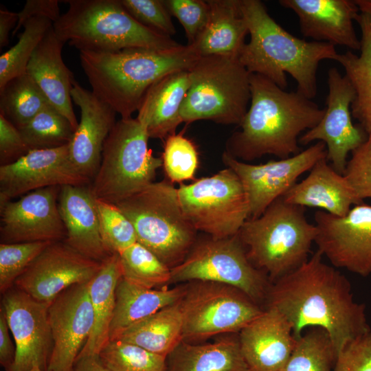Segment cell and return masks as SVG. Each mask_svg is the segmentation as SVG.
Listing matches in <instances>:
<instances>
[{
  "mask_svg": "<svg viewBox=\"0 0 371 371\" xmlns=\"http://www.w3.org/2000/svg\"><path fill=\"white\" fill-rule=\"evenodd\" d=\"M333 371H371V331L341 350Z\"/></svg>",
  "mask_w": 371,
  "mask_h": 371,
  "instance_id": "bcb514c9",
  "label": "cell"
},
{
  "mask_svg": "<svg viewBox=\"0 0 371 371\" xmlns=\"http://www.w3.org/2000/svg\"><path fill=\"white\" fill-rule=\"evenodd\" d=\"M359 8L355 21L361 31L360 54H339V63L355 91L351 114L366 134L371 135V0H355Z\"/></svg>",
  "mask_w": 371,
  "mask_h": 371,
  "instance_id": "83f0119b",
  "label": "cell"
},
{
  "mask_svg": "<svg viewBox=\"0 0 371 371\" xmlns=\"http://www.w3.org/2000/svg\"><path fill=\"white\" fill-rule=\"evenodd\" d=\"M49 106L43 92L27 73L11 79L0 89V114L19 129Z\"/></svg>",
  "mask_w": 371,
  "mask_h": 371,
  "instance_id": "836d02e7",
  "label": "cell"
},
{
  "mask_svg": "<svg viewBox=\"0 0 371 371\" xmlns=\"http://www.w3.org/2000/svg\"><path fill=\"white\" fill-rule=\"evenodd\" d=\"M132 223L137 242L170 269L187 256L198 232L185 216L177 188L165 179L116 203Z\"/></svg>",
  "mask_w": 371,
  "mask_h": 371,
  "instance_id": "52a82bcc",
  "label": "cell"
},
{
  "mask_svg": "<svg viewBox=\"0 0 371 371\" xmlns=\"http://www.w3.org/2000/svg\"><path fill=\"white\" fill-rule=\"evenodd\" d=\"M19 131L30 150L69 145L75 131L68 120L52 106L38 113Z\"/></svg>",
  "mask_w": 371,
  "mask_h": 371,
  "instance_id": "74e56055",
  "label": "cell"
},
{
  "mask_svg": "<svg viewBox=\"0 0 371 371\" xmlns=\"http://www.w3.org/2000/svg\"><path fill=\"white\" fill-rule=\"evenodd\" d=\"M60 188L38 189L0 206L1 243L64 240L66 230L58 203Z\"/></svg>",
  "mask_w": 371,
  "mask_h": 371,
  "instance_id": "d6986e66",
  "label": "cell"
},
{
  "mask_svg": "<svg viewBox=\"0 0 371 371\" xmlns=\"http://www.w3.org/2000/svg\"><path fill=\"white\" fill-rule=\"evenodd\" d=\"M53 24L42 16L32 17L25 23L18 42L0 56V89L11 79L26 73L34 52Z\"/></svg>",
  "mask_w": 371,
  "mask_h": 371,
  "instance_id": "8d00e7d4",
  "label": "cell"
},
{
  "mask_svg": "<svg viewBox=\"0 0 371 371\" xmlns=\"http://www.w3.org/2000/svg\"><path fill=\"white\" fill-rule=\"evenodd\" d=\"M190 87L183 102V122L210 120L241 123L251 99L250 74L238 56H200L188 70Z\"/></svg>",
  "mask_w": 371,
  "mask_h": 371,
  "instance_id": "ba28073f",
  "label": "cell"
},
{
  "mask_svg": "<svg viewBox=\"0 0 371 371\" xmlns=\"http://www.w3.org/2000/svg\"><path fill=\"white\" fill-rule=\"evenodd\" d=\"M19 20L18 12H12L1 5L0 8V47L9 43L10 32L14 29Z\"/></svg>",
  "mask_w": 371,
  "mask_h": 371,
  "instance_id": "f907efd6",
  "label": "cell"
},
{
  "mask_svg": "<svg viewBox=\"0 0 371 371\" xmlns=\"http://www.w3.org/2000/svg\"><path fill=\"white\" fill-rule=\"evenodd\" d=\"M299 19L301 33L314 41L359 50L353 21L359 8L352 0H280Z\"/></svg>",
  "mask_w": 371,
  "mask_h": 371,
  "instance_id": "603a6c76",
  "label": "cell"
},
{
  "mask_svg": "<svg viewBox=\"0 0 371 371\" xmlns=\"http://www.w3.org/2000/svg\"><path fill=\"white\" fill-rule=\"evenodd\" d=\"M238 334L249 371H284L297 341L287 321L270 308Z\"/></svg>",
  "mask_w": 371,
  "mask_h": 371,
  "instance_id": "7402d4cb",
  "label": "cell"
},
{
  "mask_svg": "<svg viewBox=\"0 0 371 371\" xmlns=\"http://www.w3.org/2000/svg\"><path fill=\"white\" fill-rule=\"evenodd\" d=\"M185 291V283L172 288L148 289L124 278L115 291V306L109 329V341L117 339L135 323L178 302Z\"/></svg>",
  "mask_w": 371,
  "mask_h": 371,
  "instance_id": "4dcf8cb0",
  "label": "cell"
},
{
  "mask_svg": "<svg viewBox=\"0 0 371 371\" xmlns=\"http://www.w3.org/2000/svg\"><path fill=\"white\" fill-rule=\"evenodd\" d=\"M52 242L0 244V291L14 286L16 280Z\"/></svg>",
  "mask_w": 371,
  "mask_h": 371,
  "instance_id": "b9f144b4",
  "label": "cell"
},
{
  "mask_svg": "<svg viewBox=\"0 0 371 371\" xmlns=\"http://www.w3.org/2000/svg\"><path fill=\"white\" fill-rule=\"evenodd\" d=\"M179 303L183 341L192 344L215 335L238 333L265 310L236 287L205 281L185 283Z\"/></svg>",
  "mask_w": 371,
  "mask_h": 371,
  "instance_id": "8fae6325",
  "label": "cell"
},
{
  "mask_svg": "<svg viewBox=\"0 0 371 371\" xmlns=\"http://www.w3.org/2000/svg\"><path fill=\"white\" fill-rule=\"evenodd\" d=\"M89 282L71 286L49 306L53 349L48 366L51 371H72L93 325L89 293Z\"/></svg>",
  "mask_w": 371,
  "mask_h": 371,
  "instance_id": "ffe728a7",
  "label": "cell"
},
{
  "mask_svg": "<svg viewBox=\"0 0 371 371\" xmlns=\"http://www.w3.org/2000/svg\"><path fill=\"white\" fill-rule=\"evenodd\" d=\"M188 70L171 72L156 81L146 92L136 118L150 138L165 139L183 123L181 110L190 87Z\"/></svg>",
  "mask_w": 371,
  "mask_h": 371,
  "instance_id": "4316f807",
  "label": "cell"
},
{
  "mask_svg": "<svg viewBox=\"0 0 371 371\" xmlns=\"http://www.w3.org/2000/svg\"><path fill=\"white\" fill-rule=\"evenodd\" d=\"M325 157L326 147L322 142H317L288 158L260 164L241 161L225 150L222 155L225 166L236 172L243 185L249 202V218L260 216L289 191L302 174Z\"/></svg>",
  "mask_w": 371,
  "mask_h": 371,
  "instance_id": "4fadbf2b",
  "label": "cell"
},
{
  "mask_svg": "<svg viewBox=\"0 0 371 371\" xmlns=\"http://www.w3.org/2000/svg\"><path fill=\"white\" fill-rule=\"evenodd\" d=\"M250 39L238 58L249 74L261 75L282 89L286 74L297 82V91L311 100L317 94V70L326 59L337 60L335 46L306 41L283 29L269 14L259 0H239Z\"/></svg>",
  "mask_w": 371,
  "mask_h": 371,
  "instance_id": "3957f363",
  "label": "cell"
},
{
  "mask_svg": "<svg viewBox=\"0 0 371 371\" xmlns=\"http://www.w3.org/2000/svg\"><path fill=\"white\" fill-rule=\"evenodd\" d=\"M179 300L132 325L117 339L167 357L183 340Z\"/></svg>",
  "mask_w": 371,
  "mask_h": 371,
  "instance_id": "d6a6232c",
  "label": "cell"
},
{
  "mask_svg": "<svg viewBox=\"0 0 371 371\" xmlns=\"http://www.w3.org/2000/svg\"><path fill=\"white\" fill-rule=\"evenodd\" d=\"M29 150L19 129L0 114L1 165L15 161Z\"/></svg>",
  "mask_w": 371,
  "mask_h": 371,
  "instance_id": "7dc6e473",
  "label": "cell"
},
{
  "mask_svg": "<svg viewBox=\"0 0 371 371\" xmlns=\"http://www.w3.org/2000/svg\"><path fill=\"white\" fill-rule=\"evenodd\" d=\"M68 10L53 24L57 36L79 51L166 49L179 47L171 37L137 21L120 0H69Z\"/></svg>",
  "mask_w": 371,
  "mask_h": 371,
  "instance_id": "5b68a950",
  "label": "cell"
},
{
  "mask_svg": "<svg viewBox=\"0 0 371 371\" xmlns=\"http://www.w3.org/2000/svg\"><path fill=\"white\" fill-rule=\"evenodd\" d=\"M249 82L250 105L225 151L244 162L265 155L285 159L299 153L300 135L316 126L325 109L261 75L250 74Z\"/></svg>",
  "mask_w": 371,
  "mask_h": 371,
  "instance_id": "7a4b0ae2",
  "label": "cell"
},
{
  "mask_svg": "<svg viewBox=\"0 0 371 371\" xmlns=\"http://www.w3.org/2000/svg\"><path fill=\"white\" fill-rule=\"evenodd\" d=\"M207 3L208 22L190 46L199 56H238L249 34L239 0H207Z\"/></svg>",
  "mask_w": 371,
  "mask_h": 371,
  "instance_id": "f546056e",
  "label": "cell"
},
{
  "mask_svg": "<svg viewBox=\"0 0 371 371\" xmlns=\"http://www.w3.org/2000/svg\"><path fill=\"white\" fill-rule=\"evenodd\" d=\"M337 357L328 333L311 327L297 339L284 371H333Z\"/></svg>",
  "mask_w": 371,
  "mask_h": 371,
  "instance_id": "e575fe53",
  "label": "cell"
},
{
  "mask_svg": "<svg viewBox=\"0 0 371 371\" xmlns=\"http://www.w3.org/2000/svg\"><path fill=\"white\" fill-rule=\"evenodd\" d=\"M101 237L109 254H119L137 242L135 228L115 203L95 199Z\"/></svg>",
  "mask_w": 371,
  "mask_h": 371,
  "instance_id": "60d3db41",
  "label": "cell"
},
{
  "mask_svg": "<svg viewBox=\"0 0 371 371\" xmlns=\"http://www.w3.org/2000/svg\"><path fill=\"white\" fill-rule=\"evenodd\" d=\"M328 94L324 114L313 128L299 138V144L307 145L317 140L326 147V159L333 169L343 175L350 153L363 143L368 135L359 125L352 122L351 104L355 91L346 76L335 67L328 71Z\"/></svg>",
  "mask_w": 371,
  "mask_h": 371,
  "instance_id": "9a60e30c",
  "label": "cell"
},
{
  "mask_svg": "<svg viewBox=\"0 0 371 371\" xmlns=\"http://www.w3.org/2000/svg\"><path fill=\"white\" fill-rule=\"evenodd\" d=\"M102 262L63 241L52 242L16 280L14 286L34 299L51 303L67 289L90 282Z\"/></svg>",
  "mask_w": 371,
  "mask_h": 371,
  "instance_id": "e0dca14e",
  "label": "cell"
},
{
  "mask_svg": "<svg viewBox=\"0 0 371 371\" xmlns=\"http://www.w3.org/2000/svg\"><path fill=\"white\" fill-rule=\"evenodd\" d=\"M10 328L3 309L0 308V364L5 371H10L16 355L15 345L11 340Z\"/></svg>",
  "mask_w": 371,
  "mask_h": 371,
  "instance_id": "681fc988",
  "label": "cell"
},
{
  "mask_svg": "<svg viewBox=\"0 0 371 371\" xmlns=\"http://www.w3.org/2000/svg\"><path fill=\"white\" fill-rule=\"evenodd\" d=\"M79 52L91 91L122 118L137 111L146 92L156 81L171 72L189 70L200 57L188 45L166 49Z\"/></svg>",
  "mask_w": 371,
  "mask_h": 371,
  "instance_id": "277c9868",
  "label": "cell"
},
{
  "mask_svg": "<svg viewBox=\"0 0 371 371\" xmlns=\"http://www.w3.org/2000/svg\"><path fill=\"white\" fill-rule=\"evenodd\" d=\"M58 203L66 230L65 243L99 262L112 255L101 237L95 198L89 185L62 186Z\"/></svg>",
  "mask_w": 371,
  "mask_h": 371,
  "instance_id": "cb8c5ba5",
  "label": "cell"
},
{
  "mask_svg": "<svg viewBox=\"0 0 371 371\" xmlns=\"http://www.w3.org/2000/svg\"><path fill=\"white\" fill-rule=\"evenodd\" d=\"M118 255L122 278L126 280L148 289H161L170 284L171 269L138 242Z\"/></svg>",
  "mask_w": 371,
  "mask_h": 371,
  "instance_id": "d590c367",
  "label": "cell"
},
{
  "mask_svg": "<svg viewBox=\"0 0 371 371\" xmlns=\"http://www.w3.org/2000/svg\"><path fill=\"white\" fill-rule=\"evenodd\" d=\"M128 14L142 25L171 37L176 33L171 14L161 0H120Z\"/></svg>",
  "mask_w": 371,
  "mask_h": 371,
  "instance_id": "7bdbcfd3",
  "label": "cell"
},
{
  "mask_svg": "<svg viewBox=\"0 0 371 371\" xmlns=\"http://www.w3.org/2000/svg\"><path fill=\"white\" fill-rule=\"evenodd\" d=\"M72 371H112L101 361L99 355H87L78 357Z\"/></svg>",
  "mask_w": 371,
  "mask_h": 371,
  "instance_id": "816d5d0a",
  "label": "cell"
},
{
  "mask_svg": "<svg viewBox=\"0 0 371 371\" xmlns=\"http://www.w3.org/2000/svg\"><path fill=\"white\" fill-rule=\"evenodd\" d=\"M265 308L279 313L297 339L306 328L319 327L330 337L337 352L371 331L366 307L357 302L349 280L323 261L317 250L295 270L272 282Z\"/></svg>",
  "mask_w": 371,
  "mask_h": 371,
  "instance_id": "6da1fadb",
  "label": "cell"
},
{
  "mask_svg": "<svg viewBox=\"0 0 371 371\" xmlns=\"http://www.w3.org/2000/svg\"><path fill=\"white\" fill-rule=\"evenodd\" d=\"M64 44L52 26L34 52L26 73L37 84L50 104L68 120L76 131L78 122L71 95L76 80L62 58Z\"/></svg>",
  "mask_w": 371,
  "mask_h": 371,
  "instance_id": "d4e9b609",
  "label": "cell"
},
{
  "mask_svg": "<svg viewBox=\"0 0 371 371\" xmlns=\"http://www.w3.org/2000/svg\"><path fill=\"white\" fill-rule=\"evenodd\" d=\"M30 371H51V370H42V369H41L39 368H34L30 370Z\"/></svg>",
  "mask_w": 371,
  "mask_h": 371,
  "instance_id": "f5cc1de1",
  "label": "cell"
},
{
  "mask_svg": "<svg viewBox=\"0 0 371 371\" xmlns=\"http://www.w3.org/2000/svg\"><path fill=\"white\" fill-rule=\"evenodd\" d=\"M303 207L273 202L258 217L248 218L238 235L249 261L271 282L297 269L309 258L317 228Z\"/></svg>",
  "mask_w": 371,
  "mask_h": 371,
  "instance_id": "8992f818",
  "label": "cell"
},
{
  "mask_svg": "<svg viewBox=\"0 0 371 371\" xmlns=\"http://www.w3.org/2000/svg\"><path fill=\"white\" fill-rule=\"evenodd\" d=\"M149 138L136 117L116 122L104 142L99 168L89 184L95 199L116 204L155 181L162 159L149 148Z\"/></svg>",
  "mask_w": 371,
  "mask_h": 371,
  "instance_id": "9c48e42d",
  "label": "cell"
},
{
  "mask_svg": "<svg viewBox=\"0 0 371 371\" xmlns=\"http://www.w3.org/2000/svg\"><path fill=\"white\" fill-rule=\"evenodd\" d=\"M99 357L112 371H166V357L118 339L109 341Z\"/></svg>",
  "mask_w": 371,
  "mask_h": 371,
  "instance_id": "f35d334b",
  "label": "cell"
},
{
  "mask_svg": "<svg viewBox=\"0 0 371 371\" xmlns=\"http://www.w3.org/2000/svg\"><path fill=\"white\" fill-rule=\"evenodd\" d=\"M192 281L232 286L262 307L272 283L249 261L238 234L224 238L198 236L185 259L171 269L170 284Z\"/></svg>",
  "mask_w": 371,
  "mask_h": 371,
  "instance_id": "30bf717a",
  "label": "cell"
},
{
  "mask_svg": "<svg viewBox=\"0 0 371 371\" xmlns=\"http://www.w3.org/2000/svg\"><path fill=\"white\" fill-rule=\"evenodd\" d=\"M317 251L336 268L371 274V205H355L344 216L322 210L314 215Z\"/></svg>",
  "mask_w": 371,
  "mask_h": 371,
  "instance_id": "5bb4252c",
  "label": "cell"
},
{
  "mask_svg": "<svg viewBox=\"0 0 371 371\" xmlns=\"http://www.w3.org/2000/svg\"><path fill=\"white\" fill-rule=\"evenodd\" d=\"M183 213L199 232L214 238L234 236L249 218V202L236 172L226 167L177 188Z\"/></svg>",
  "mask_w": 371,
  "mask_h": 371,
  "instance_id": "7c38bea8",
  "label": "cell"
},
{
  "mask_svg": "<svg viewBox=\"0 0 371 371\" xmlns=\"http://www.w3.org/2000/svg\"><path fill=\"white\" fill-rule=\"evenodd\" d=\"M122 277L119 255L113 254L102 262L101 269L89 282V293L93 325L90 336L78 358L99 355L109 341V329L115 306V291Z\"/></svg>",
  "mask_w": 371,
  "mask_h": 371,
  "instance_id": "1f68e13d",
  "label": "cell"
},
{
  "mask_svg": "<svg viewBox=\"0 0 371 371\" xmlns=\"http://www.w3.org/2000/svg\"><path fill=\"white\" fill-rule=\"evenodd\" d=\"M282 198L288 203L319 208L337 216H345L355 205L362 203L344 175L335 171L326 157L318 161L307 177Z\"/></svg>",
  "mask_w": 371,
  "mask_h": 371,
  "instance_id": "484cf974",
  "label": "cell"
},
{
  "mask_svg": "<svg viewBox=\"0 0 371 371\" xmlns=\"http://www.w3.org/2000/svg\"><path fill=\"white\" fill-rule=\"evenodd\" d=\"M166 371H249L238 334L222 335L213 342L181 341L166 357Z\"/></svg>",
  "mask_w": 371,
  "mask_h": 371,
  "instance_id": "f1b7e54d",
  "label": "cell"
},
{
  "mask_svg": "<svg viewBox=\"0 0 371 371\" xmlns=\"http://www.w3.org/2000/svg\"><path fill=\"white\" fill-rule=\"evenodd\" d=\"M161 158L166 179L172 183L194 181L199 165V153L194 143L183 133H175L164 139Z\"/></svg>",
  "mask_w": 371,
  "mask_h": 371,
  "instance_id": "ab89813d",
  "label": "cell"
},
{
  "mask_svg": "<svg viewBox=\"0 0 371 371\" xmlns=\"http://www.w3.org/2000/svg\"><path fill=\"white\" fill-rule=\"evenodd\" d=\"M171 16L181 24L188 45H191L206 26L210 17V5L203 0H165Z\"/></svg>",
  "mask_w": 371,
  "mask_h": 371,
  "instance_id": "ee69618b",
  "label": "cell"
},
{
  "mask_svg": "<svg viewBox=\"0 0 371 371\" xmlns=\"http://www.w3.org/2000/svg\"><path fill=\"white\" fill-rule=\"evenodd\" d=\"M59 1L57 0H27L23 9L18 12L19 20L12 32L14 36L25 23L30 19L36 16L46 17L55 23L60 16Z\"/></svg>",
  "mask_w": 371,
  "mask_h": 371,
  "instance_id": "c3c4849f",
  "label": "cell"
},
{
  "mask_svg": "<svg viewBox=\"0 0 371 371\" xmlns=\"http://www.w3.org/2000/svg\"><path fill=\"white\" fill-rule=\"evenodd\" d=\"M71 95L81 117L69 144V155L78 172L91 182L100 164L104 142L116 123L117 113L76 80Z\"/></svg>",
  "mask_w": 371,
  "mask_h": 371,
  "instance_id": "44dd1931",
  "label": "cell"
},
{
  "mask_svg": "<svg viewBox=\"0 0 371 371\" xmlns=\"http://www.w3.org/2000/svg\"><path fill=\"white\" fill-rule=\"evenodd\" d=\"M90 183L73 164L69 145L30 150L15 161L1 165L0 206L38 189Z\"/></svg>",
  "mask_w": 371,
  "mask_h": 371,
  "instance_id": "ac0fdd59",
  "label": "cell"
},
{
  "mask_svg": "<svg viewBox=\"0 0 371 371\" xmlns=\"http://www.w3.org/2000/svg\"><path fill=\"white\" fill-rule=\"evenodd\" d=\"M343 175L360 201L371 199V135L352 152Z\"/></svg>",
  "mask_w": 371,
  "mask_h": 371,
  "instance_id": "f6af8a7d",
  "label": "cell"
},
{
  "mask_svg": "<svg viewBox=\"0 0 371 371\" xmlns=\"http://www.w3.org/2000/svg\"><path fill=\"white\" fill-rule=\"evenodd\" d=\"M49 305L15 286L3 294L1 307L5 312L16 348L10 371H30L34 368L48 370L53 349Z\"/></svg>",
  "mask_w": 371,
  "mask_h": 371,
  "instance_id": "2e32d148",
  "label": "cell"
}]
</instances>
